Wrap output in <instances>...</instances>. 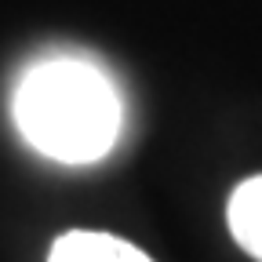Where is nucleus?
I'll list each match as a JSON object with an SVG mask.
<instances>
[{
  "instance_id": "f257e3e1",
  "label": "nucleus",
  "mask_w": 262,
  "mask_h": 262,
  "mask_svg": "<svg viewBox=\"0 0 262 262\" xmlns=\"http://www.w3.org/2000/svg\"><path fill=\"white\" fill-rule=\"evenodd\" d=\"M120 95L102 66L88 58H44L15 88L22 139L58 164H95L120 135Z\"/></svg>"
},
{
  "instance_id": "f03ea898",
  "label": "nucleus",
  "mask_w": 262,
  "mask_h": 262,
  "mask_svg": "<svg viewBox=\"0 0 262 262\" xmlns=\"http://www.w3.org/2000/svg\"><path fill=\"white\" fill-rule=\"evenodd\" d=\"M48 262H153L142 248L127 244L113 233H95V229H73L62 233L51 244Z\"/></svg>"
},
{
  "instance_id": "7ed1b4c3",
  "label": "nucleus",
  "mask_w": 262,
  "mask_h": 262,
  "mask_svg": "<svg viewBox=\"0 0 262 262\" xmlns=\"http://www.w3.org/2000/svg\"><path fill=\"white\" fill-rule=\"evenodd\" d=\"M226 222L233 241L262 262V175L244 179L226 204Z\"/></svg>"
}]
</instances>
